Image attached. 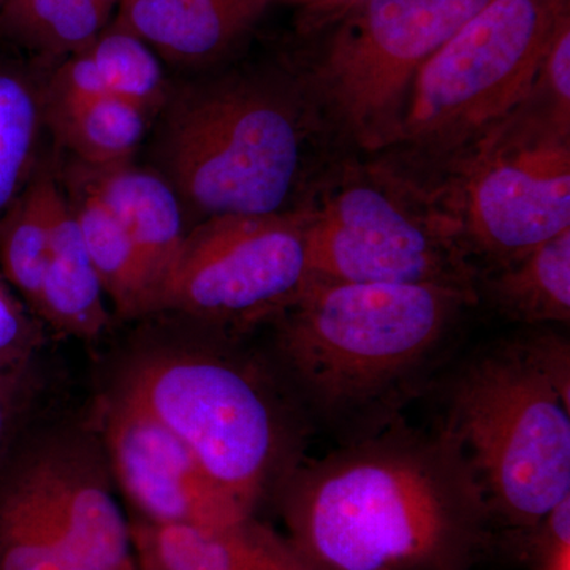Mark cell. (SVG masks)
<instances>
[{
    "label": "cell",
    "mask_w": 570,
    "mask_h": 570,
    "mask_svg": "<svg viewBox=\"0 0 570 570\" xmlns=\"http://www.w3.org/2000/svg\"><path fill=\"white\" fill-rule=\"evenodd\" d=\"M482 294L517 324H569L570 228L508 265L480 273L479 298Z\"/></svg>",
    "instance_id": "e0dca14e"
},
{
    "label": "cell",
    "mask_w": 570,
    "mask_h": 570,
    "mask_svg": "<svg viewBox=\"0 0 570 570\" xmlns=\"http://www.w3.org/2000/svg\"><path fill=\"white\" fill-rule=\"evenodd\" d=\"M55 179L37 175L0 216V264L33 311L51 245Z\"/></svg>",
    "instance_id": "44dd1931"
},
{
    "label": "cell",
    "mask_w": 570,
    "mask_h": 570,
    "mask_svg": "<svg viewBox=\"0 0 570 570\" xmlns=\"http://www.w3.org/2000/svg\"><path fill=\"white\" fill-rule=\"evenodd\" d=\"M148 116L138 105L110 94L80 99L43 92L45 124L86 167L130 163L145 137Z\"/></svg>",
    "instance_id": "ac0fdd59"
},
{
    "label": "cell",
    "mask_w": 570,
    "mask_h": 570,
    "mask_svg": "<svg viewBox=\"0 0 570 570\" xmlns=\"http://www.w3.org/2000/svg\"><path fill=\"white\" fill-rule=\"evenodd\" d=\"M0 3H2V0H0Z\"/></svg>",
    "instance_id": "4dcf8cb0"
},
{
    "label": "cell",
    "mask_w": 570,
    "mask_h": 570,
    "mask_svg": "<svg viewBox=\"0 0 570 570\" xmlns=\"http://www.w3.org/2000/svg\"><path fill=\"white\" fill-rule=\"evenodd\" d=\"M102 449L111 478L132 504L134 519L202 528L254 519L174 433L119 393L104 404Z\"/></svg>",
    "instance_id": "7c38bea8"
},
{
    "label": "cell",
    "mask_w": 570,
    "mask_h": 570,
    "mask_svg": "<svg viewBox=\"0 0 570 570\" xmlns=\"http://www.w3.org/2000/svg\"><path fill=\"white\" fill-rule=\"evenodd\" d=\"M157 354L135 363L116 393L174 433L254 513L302 463L298 419L232 360L200 351Z\"/></svg>",
    "instance_id": "8992f818"
},
{
    "label": "cell",
    "mask_w": 570,
    "mask_h": 570,
    "mask_svg": "<svg viewBox=\"0 0 570 570\" xmlns=\"http://www.w3.org/2000/svg\"><path fill=\"white\" fill-rule=\"evenodd\" d=\"M459 441L494 523L535 531L570 497V346L532 332L469 356L441 426Z\"/></svg>",
    "instance_id": "3957f363"
},
{
    "label": "cell",
    "mask_w": 570,
    "mask_h": 570,
    "mask_svg": "<svg viewBox=\"0 0 570 570\" xmlns=\"http://www.w3.org/2000/svg\"><path fill=\"white\" fill-rule=\"evenodd\" d=\"M105 291L69 198L56 190L51 245L33 313L63 335L94 340L108 325Z\"/></svg>",
    "instance_id": "2e32d148"
},
{
    "label": "cell",
    "mask_w": 570,
    "mask_h": 570,
    "mask_svg": "<svg viewBox=\"0 0 570 570\" xmlns=\"http://www.w3.org/2000/svg\"><path fill=\"white\" fill-rule=\"evenodd\" d=\"M479 296L439 285L314 279L277 318V360L299 406L344 442L401 420Z\"/></svg>",
    "instance_id": "7a4b0ae2"
},
{
    "label": "cell",
    "mask_w": 570,
    "mask_h": 570,
    "mask_svg": "<svg viewBox=\"0 0 570 570\" xmlns=\"http://www.w3.org/2000/svg\"><path fill=\"white\" fill-rule=\"evenodd\" d=\"M129 521L138 570H279L303 560L255 519L225 528Z\"/></svg>",
    "instance_id": "9a60e30c"
},
{
    "label": "cell",
    "mask_w": 570,
    "mask_h": 570,
    "mask_svg": "<svg viewBox=\"0 0 570 570\" xmlns=\"http://www.w3.org/2000/svg\"><path fill=\"white\" fill-rule=\"evenodd\" d=\"M37 341L28 311L0 283V376L28 370Z\"/></svg>",
    "instance_id": "484cf974"
},
{
    "label": "cell",
    "mask_w": 570,
    "mask_h": 570,
    "mask_svg": "<svg viewBox=\"0 0 570 570\" xmlns=\"http://www.w3.org/2000/svg\"><path fill=\"white\" fill-rule=\"evenodd\" d=\"M111 96L151 115L168 100L167 82L156 52L135 33L112 22L85 48Z\"/></svg>",
    "instance_id": "603a6c76"
},
{
    "label": "cell",
    "mask_w": 570,
    "mask_h": 570,
    "mask_svg": "<svg viewBox=\"0 0 570 570\" xmlns=\"http://www.w3.org/2000/svg\"><path fill=\"white\" fill-rule=\"evenodd\" d=\"M442 174L430 189L490 269L570 228V132L523 104Z\"/></svg>",
    "instance_id": "9c48e42d"
},
{
    "label": "cell",
    "mask_w": 570,
    "mask_h": 570,
    "mask_svg": "<svg viewBox=\"0 0 570 570\" xmlns=\"http://www.w3.org/2000/svg\"><path fill=\"white\" fill-rule=\"evenodd\" d=\"M268 0H121L115 22L179 66H208L254 31Z\"/></svg>",
    "instance_id": "5bb4252c"
},
{
    "label": "cell",
    "mask_w": 570,
    "mask_h": 570,
    "mask_svg": "<svg viewBox=\"0 0 570 570\" xmlns=\"http://www.w3.org/2000/svg\"><path fill=\"white\" fill-rule=\"evenodd\" d=\"M111 10L99 0H2L0 33L50 58H69L105 31Z\"/></svg>",
    "instance_id": "ffe728a7"
},
{
    "label": "cell",
    "mask_w": 570,
    "mask_h": 570,
    "mask_svg": "<svg viewBox=\"0 0 570 570\" xmlns=\"http://www.w3.org/2000/svg\"><path fill=\"white\" fill-rule=\"evenodd\" d=\"M70 205L97 275L119 316L156 314L140 255L121 223L91 193L73 183Z\"/></svg>",
    "instance_id": "d6986e66"
},
{
    "label": "cell",
    "mask_w": 570,
    "mask_h": 570,
    "mask_svg": "<svg viewBox=\"0 0 570 570\" xmlns=\"http://www.w3.org/2000/svg\"><path fill=\"white\" fill-rule=\"evenodd\" d=\"M159 163L205 219L291 212L321 124L298 75L232 71L184 86L164 105Z\"/></svg>",
    "instance_id": "277c9868"
},
{
    "label": "cell",
    "mask_w": 570,
    "mask_h": 570,
    "mask_svg": "<svg viewBox=\"0 0 570 570\" xmlns=\"http://www.w3.org/2000/svg\"><path fill=\"white\" fill-rule=\"evenodd\" d=\"M302 206L314 279L478 295L480 269L455 220L426 184L385 157L344 165Z\"/></svg>",
    "instance_id": "52a82bcc"
},
{
    "label": "cell",
    "mask_w": 570,
    "mask_h": 570,
    "mask_svg": "<svg viewBox=\"0 0 570 570\" xmlns=\"http://www.w3.org/2000/svg\"><path fill=\"white\" fill-rule=\"evenodd\" d=\"M523 105L570 132V18L551 41Z\"/></svg>",
    "instance_id": "d4e9b609"
},
{
    "label": "cell",
    "mask_w": 570,
    "mask_h": 570,
    "mask_svg": "<svg viewBox=\"0 0 570 570\" xmlns=\"http://www.w3.org/2000/svg\"><path fill=\"white\" fill-rule=\"evenodd\" d=\"M570 0H491L419 70L396 140L382 157L442 174L527 99Z\"/></svg>",
    "instance_id": "5b68a950"
},
{
    "label": "cell",
    "mask_w": 570,
    "mask_h": 570,
    "mask_svg": "<svg viewBox=\"0 0 570 570\" xmlns=\"http://www.w3.org/2000/svg\"><path fill=\"white\" fill-rule=\"evenodd\" d=\"M313 281L302 205L265 216L209 217L187 232L163 313L245 332L276 322Z\"/></svg>",
    "instance_id": "30bf717a"
},
{
    "label": "cell",
    "mask_w": 570,
    "mask_h": 570,
    "mask_svg": "<svg viewBox=\"0 0 570 570\" xmlns=\"http://www.w3.org/2000/svg\"><path fill=\"white\" fill-rule=\"evenodd\" d=\"M288 542L316 570H471L493 515L459 441L401 420L299 463L276 491Z\"/></svg>",
    "instance_id": "6da1fadb"
},
{
    "label": "cell",
    "mask_w": 570,
    "mask_h": 570,
    "mask_svg": "<svg viewBox=\"0 0 570 570\" xmlns=\"http://www.w3.org/2000/svg\"><path fill=\"white\" fill-rule=\"evenodd\" d=\"M0 570H59L50 532L10 450L0 460Z\"/></svg>",
    "instance_id": "cb8c5ba5"
},
{
    "label": "cell",
    "mask_w": 570,
    "mask_h": 570,
    "mask_svg": "<svg viewBox=\"0 0 570 570\" xmlns=\"http://www.w3.org/2000/svg\"><path fill=\"white\" fill-rule=\"evenodd\" d=\"M29 367L0 376V460L13 445L29 397Z\"/></svg>",
    "instance_id": "83f0119b"
},
{
    "label": "cell",
    "mask_w": 570,
    "mask_h": 570,
    "mask_svg": "<svg viewBox=\"0 0 570 570\" xmlns=\"http://www.w3.org/2000/svg\"><path fill=\"white\" fill-rule=\"evenodd\" d=\"M99 442L80 433L10 449L50 532L59 570H138L130 521Z\"/></svg>",
    "instance_id": "8fae6325"
},
{
    "label": "cell",
    "mask_w": 570,
    "mask_h": 570,
    "mask_svg": "<svg viewBox=\"0 0 570 570\" xmlns=\"http://www.w3.org/2000/svg\"><path fill=\"white\" fill-rule=\"evenodd\" d=\"M491 0H344L298 71L318 119L370 154L396 140L419 70Z\"/></svg>",
    "instance_id": "ba28073f"
},
{
    "label": "cell",
    "mask_w": 570,
    "mask_h": 570,
    "mask_svg": "<svg viewBox=\"0 0 570 570\" xmlns=\"http://www.w3.org/2000/svg\"><path fill=\"white\" fill-rule=\"evenodd\" d=\"M43 124V89L0 62V216L31 181Z\"/></svg>",
    "instance_id": "7402d4cb"
},
{
    "label": "cell",
    "mask_w": 570,
    "mask_h": 570,
    "mask_svg": "<svg viewBox=\"0 0 570 570\" xmlns=\"http://www.w3.org/2000/svg\"><path fill=\"white\" fill-rule=\"evenodd\" d=\"M73 183L91 193L126 228L140 255L154 309L156 314L163 313L165 288L174 275L187 235L181 198L174 186L163 175L130 163L112 167L80 164Z\"/></svg>",
    "instance_id": "4fadbf2b"
},
{
    "label": "cell",
    "mask_w": 570,
    "mask_h": 570,
    "mask_svg": "<svg viewBox=\"0 0 570 570\" xmlns=\"http://www.w3.org/2000/svg\"><path fill=\"white\" fill-rule=\"evenodd\" d=\"M100 3H104L107 9H110L111 11L115 9H118L119 2L121 0H99Z\"/></svg>",
    "instance_id": "f546056e"
},
{
    "label": "cell",
    "mask_w": 570,
    "mask_h": 570,
    "mask_svg": "<svg viewBox=\"0 0 570 570\" xmlns=\"http://www.w3.org/2000/svg\"><path fill=\"white\" fill-rule=\"evenodd\" d=\"M279 570H316L313 566L307 564L305 560L296 562V564L288 566V568L279 569Z\"/></svg>",
    "instance_id": "f1b7e54d"
},
{
    "label": "cell",
    "mask_w": 570,
    "mask_h": 570,
    "mask_svg": "<svg viewBox=\"0 0 570 570\" xmlns=\"http://www.w3.org/2000/svg\"><path fill=\"white\" fill-rule=\"evenodd\" d=\"M535 570H570V497L547 513L535 531Z\"/></svg>",
    "instance_id": "4316f807"
}]
</instances>
